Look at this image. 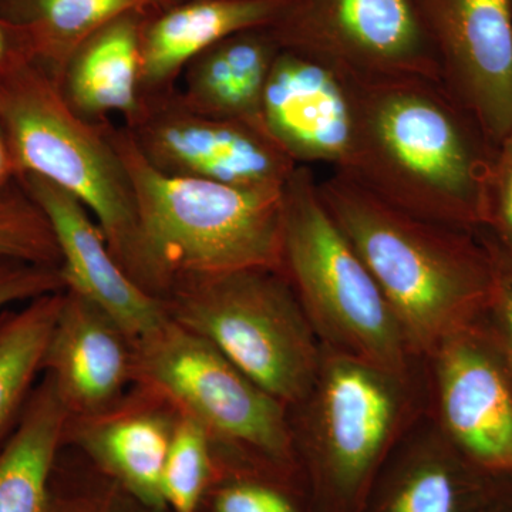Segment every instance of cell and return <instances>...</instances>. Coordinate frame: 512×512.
<instances>
[{
	"mask_svg": "<svg viewBox=\"0 0 512 512\" xmlns=\"http://www.w3.org/2000/svg\"><path fill=\"white\" fill-rule=\"evenodd\" d=\"M106 123L137 205L133 279L164 299L175 282L241 269L282 271L284 188L261 190L160 173L124 126Z\"/></svg>",
	"mask_w": 512,
	"mask_h": 512,
	"instance_id": "3",
	"label": "cell"
},
{
	"mask_svg": "<svg viewBox=\"0 0 512 512\" xmlns=\"http://www.w3.org/2000/svg\"><path fill=\"white\" fill-rule=\"evenodd\" d=\"M282 272L330 350L406 376L413 352L402 325L306 165L284 187Z\"/></svg>",
	"mask_w": 512,
	"mask_h": 512,
	"instance_id": "5",
	"label": "cell"
},
{
	"mask_svg": "<svg viewBox=\"0 0 512 512\" xmlns=\"http://www.w3.org/2000/svg\"><path fill=\"white\" fill-rule=\"evenodd\" d=\"M478 234L494 254L512 268V131L495 150L488 185L487 217Z\"/></svg>",
	"mask_w": 512,
	"mask_h": 512,
	"instance_id": "27",
	"label": "cell"
},
{
	"mask_svg": "<svg viewBox=\"0 0 512 512\" xmlns=\"http://www.w3.org/2000/svg\"><path fill=\"white\" fill-rule=\"evenodd\" d=\"M282 0H188L148 10L141 32V99L177 89L188 64L221 40L269 28Z\"/></svg>",
	"mask_w": 512,
	"mask_h": 512,
	"instance_id": "17",
	"label": "cell"
},
{
	"mask_svg": "<svg viewBox=\"0 0 512 512\" xmlns=\"http://www.w3.org/2000/svg\"><path fill=\"white\" fill-rule=\"evenodd\" d=\"M22 59H28V56L18 30L0 16V73Z\"/></svg>",
	"mask_w": 512,
	"mask_h": 512,
	"instance_id": "31",
	"label": "cell"
},
{
	"mask_svg": "<svg viewBox=\"0 0 512 512\" xmlns=\"http://www.w3.org/2000/svg\"><path fill=\"white\" fill-rule=\"evenodd\" d=\"M157 0H0V16L18 30L26 56L57 83L74 52L124 13Z\"/></svg>",
	"mask_w": 512,
	"mask_h": 512,
	"instance_id": "21",
	"label": "cell"
},
{
	"mask_svg": "<svg viewBox=\"0 0 512 512\" xmlns=\"http://www.w3.org/2000/svg\"><path fill=\"white\" fill-rule=\"evenodd\" d=\"M208 431L178 414L165 457L161 491L170 512H200L221 468L212 453Z\"/></svg>",
	"mask_w": 512,
	"mask_h": 512,
	"instance_id": "24",
	"label": "cell"
},
{
	"mask_svg": "<svg viewBox=\"0 0 512 512\" xmlns=\"http://www.w3.org/2000/svg\"><path fill=\"white\" fill-rule=\"evenodd\" d=\"M281 49L315 57L357 80H441L419 0H282L269 26Z\"/></svg>",
	"mask_w": 512,
	"mask_h": 512,
	"instance_id": "8",
	"label": "cell"
},
{
	"mask_svg": "<svg viewBox=\"0 0 512 512\" xmlns=\"http://www.w3.org/2000/svg\"><path fill=\"white\" fill-rule=\"evenodd\" d=\"M323 204L375 278L413 353L433 355L478 322L497 281V256L478 232L393 207L333 171L318 181Z\"/></svg>",
	"mask_w": 512,
	"mask_h": 512,
	"instance_id": "2",
	"label": "cell"
},
{
	"mask_svg": "<svg viewBox=\"0 0 512 512\" xmlns=\"http://www.w3.org/2000/svg\"><path fill=\"white\" fill-rule=\"evenodd\" d=\"M497 259L500 264L497 281L478 323L493 340L512 372V268L498 256Z\"/></svg>",
	"mask_w": 512,
	"mask_h": 512,
	"instance_id": "30",
	"label": "cell"
},
{
	"mask_svg": "<svg viewBox=\"0 0 512 512\" xmlns=\"http://www.w3.org/2000/svg\"><path fill=\"white\" fill-rule=\"evenodd\" d=\"M148 10L111 20L74 52L59 86L77 116L93 123L121 116L124 126L136 120L143 106L141 32Z\"/></svg>",
	"mask_w": 512,
	"mask_h": 512,
	"instance_id": "18",
	"label": "cell"
},
{
	"mask_svg": "<svg viewBox=\"0 0 512 512\" xmlns=\"http://www.w3.org/2000/svg\"><path fill=\"white\" fill-rule=\"evenodd\" d=\"M104 121L77 116L59 83L28 59L0 73V131L16 177L37 175L74 195L131 276L137 248L136 192Z\"/></svg>",
	"mask_w": 512,
	"mask_h": 512,
	"instance_id": "4",
	"label": "cell"
},
{
	"mask_svg": "<svg viewBox=\"0 0 512 512\" xmlns=\"http://www.w3.org/2000/svg\"><path fill=\"white\" fill-rule=\"evenodd\" d=\"M188 2V0H157V9L168 8V6L177 5V3Z\"/></svg>",
	"mask_w": 512,
	"mask_h": 512,
	"instance_id": "34",
	"label": "cell"
},
{
	"mask_svg": "<svg viewBox=\"0 0 512 512\" xmlns=\"http://www.w3.org/2000/svg\"><path fill=\"white\" fill-rule=\"evenodd\" d=\"M15 180V164H13L12 156H10L8 143H6L5 137L0 131V190Z\"/></svg>",
	"mask_w": 512,
	"mask_h": 512,
	"instance_id": "33",
	"label": "cell"
},
{
	"mask_svg": "<svg viewBox=\"0 0 512 512\" xmlns=\"http://www.w3.org/2000/svg\"><path fill=\"white\" fill-rule=\"evenodd\" d=\"M266 136L298 165L328 164L346 173L356 144L349 77L330 64L281 49L261 104Z\"/></svg>",
	"mask_w": 512,
	"mask_h": 512,
	"instance_id": "13",
	"label": "cell"
},
{
	"mask_svg": "<svg viewBox=\"0 0 512 512\" xmlns=\"http://www.w3.org/2000/svg\"><path fill=\"white\" fill-rule=\"evenodd\" d=\"M279 52L281 46L269 28L235 33L188 64L178 93L197 113L264 131L262 96Z\"/></svg>",
	"mask_w": 512,
	"mask_h": 512,
	"instance_id": "19",
	"label": "cell"
},
{
	"mask_svg": "<svg viewBox=\"0 0 512 512\" xmlns=\"http://www.w3.org/2000/svg\"><path fill=\"white\" fill-rule=\"evenodd\" d=\"M134 340L109 313L64 289L43 357L70 419L94 416L121 402L134 382Z\"/></svg>",
	"mask_w": 512,
	"mask_h": 512,
	"instance_id": "15",
	"label": "cell"
},
{
	"mask_svg": "<svg viewBox=\"0 0 512 512\" xmlns=\"http://www.w3.org/2000/svg\"><path fill=\"white\" fill-rule=\"evenodd\" d=\"M0 258L60 266L52 227L18 180L0 190Z\"/></svg>",
	"mask_w": 512,
	"mask_h": 512,
	"instance_id": "25",
	"label": "cell"
},
{
	"mask_svg": "<svg viewBox=\"0 0 512 512\" xmlns=\"http://www.w3.org/2000/svg\"><path fill=\"white\" fill-rule=\"evenodd\" d=\"M134 382L211 439L247 450L272 466L292 463L285 404L249 379L207 339L168 316L134 342Z\"/></svg>",
	"mask_w": 512,
	"mask_h": 512,
	"instance_id": "7",
	"label": "cell"
},
{
	"mask_svg": "<svg viewBox=\"0 0 512 512\" xmlns=\"http://www.w3.org/2000/svg\"><path fill=\"white\" fill-rule=\"evenodd\" d=\"M349 82L356 144L345 174L416 217L480 231L497 148L474 117L436 80Z\"/></svg>",
	"mask_w": 512,
	"mask_h": 512,
	"instance_id": "1",
	"label": "cell"
},
{
	"mask_svg": "<svg viewBox=\"0 0 512 512\" xmlns=\"http://www.w3.org/2000/svg\"><path fill=\"white\" fill-rule=\"evenodd\" d=\"M481 512H512V478H501L493 497Z\"/></svg>",
	"mask_w": 512,
	"mask_h": 512,
	"instance_id": "32",
	"label": "cell"
},
{
	"mask_svg": "<svg viewBox=\"0 0 512 512\" xmlns=\"http://www.w3.org/2000/svg\"><path fill=\"white\" fill-rule=\"evenodd\" d=\"M402 377L330 350L313 389L316 480L336 507L356 512L402 413Z\"/></svg>",
	"mask_w": 512,
	"mask_h": 512,
	"instance_id": "9",
	"label": "cell"
},
{
	"mask_svg": "<svg viewBox=\"0 0 512 512\" xmlns=\"http://www.w3.org/2000/svg\"><path fill=\"white\" fill-rule=\"evenodd\" d=\"M46 215L62 256L64 286L99 306L136 342L168 318L163 299L121 268L103 229L70 192L37 175L16 177Z\"/></svg>",
	"mask_w": 512,
	"mask_h": 512,
	"instance_id": "14",
	"label": "cell"
},
{
	"mask_svg": "<svg viewBox=\"0 0 512 512\" xmlns=\"http://www.w3.org/2000/svg\"><path fill=\"white\" fill-rule=\"evenodd\" d=\"M146 390V389H144ZM151 393V392H150ZM117 403L99 414L70 419L69 439L86 454L94 470L141 504L165 507L161 478L178 413L165 400Z\"/></svg>",
	"mask_w": 512,
	"mask_h": 512,
	"instance_id": "16",
	"label": "cell"
},
{
	"mask_svg": "<svg viewBox=\"0 0 512 512\" xmlns=\"http://www.w3.org/2000/svg\"><path fill=\"white\" fill-rule=\"evenodd\" d=\"M431 356L444 439L488 476L512 478V372L497 346L476 322Z\"/></svg>",
	"mask_w": 512,
	"mask_h": 512,
	"instance_id": "12",
	"label": "cell"
},
{
	"mask_svg": "<svg viewBox=\"0 0 512 512\" xmlns=\"http://www.w3.org/2000/svg\"><path fill=\"white\" fill-rule=\"evenodd\" d=\"M62 292L0 311V446L22 416L55 326Z\"/></svg>",
	"mask_w": 512,
	"mask_h": 512,
	"instance_id": "23",
	"label": "cell"
},
{
	"mask_svg": "<svg viewBox=\"0 0 512 512\" xmlns=\"http://www.w3.org/2000/svg\"><path fill=\"white\" fill-rule=\"evenodd\" d=\"M444 87L497 148L512 131V0H419Z\"/></svg>",
	"mask_w": 512,
	"mask_h": 512,
	"instance_id": "11",
	"label": "cell"
},
{
	"mask_svg": "<svg viewBox=\"0 0 512 512\" xmlns=\"http://www.w3.org/2000/svg\"><path fill=\"white\" fill-rule=\"evenodd\" d=\"M70 416L47 377L0 446V512H50L52 478Z\"/></svg>",
	"mask_w": 512,
	"mask_h": 512,
	"instance_id": "20",
	"label": "cell"
},
{
	"mask_svg": "<svg viewBox=\"0 0 512 512\" xmlns=\"http://www.w3.org/2000/svg\"><path fill=\"white\" fill-rule=\"evenodd\" d=\"M50 512H170L141 504L123 488L100 474L76 478L66 476L55 467L52 478V510Z\"/></svg>",
	"mask_w": 512,
	"mask_h": 512,
	"instance_id": "26",
	"label": "cell"
},
{
	"mask_svg": "<svg viewBox=\"0 0 512 512\" xmlns=\"http://www.w3.org/2000/svg\"><path fill=\"white\" fill-rule=\"evenodd\" d=\"M64 289L60 266L0 258V311Z\"/></svg>",
	"mask_w": 512,
	"mask_h": 512,
	"instance_id": "29",
	"label": "cell"
},
{
	"mask_svg": "<svg viewBox=\"0 0 512 512\" xmlns=\"http://www.w3.org/2000/svg\"><path fill=\"white\" fill-rule=\"evenodd\" d=\"M124 127L148 163L175 177L282 190L298 167L259 128L190 109L178 87L144 99L136 120Z\"/></svg>",
	"mask_w": 512,
	"mask_h": 512,
	"instance_id": "10",
	"label": "cell"
},
{
	"mask_svg": "<svg viewBox=\"0 0 512 512\" xmlns=\"http://www.w3.org/2000/svg\"><path fill=\"white\" fill-rule=\"evenodd\" d=\"M163 301L171 319L207 339L282 404L311 396L322 363L318 335L284 272L190 276Z\"/></svg>",
	"mask_w": 512,
	"mask_h": 512,
	"instance_id": "6",
	"label": "cell"
},
{
	"mask_svg": "<svg viewBox=\"0 0 512 512\" xmlns=\"http://www.w3.org/2000/svg\"><path fill=\"white\" fill-rule=\"evenodd\" d=\"M501 478L488 476L444 439L407 460L375 512H481Z\"/></svg>",
	"mask_w": 512,
	"mask_h": 512,
	"instance_id": "22",
	"label": "cell"
},
{
	"mask_svg": "<svg viewBox=\"0 0 512 512\" xmlns=\"http://www.w3.org/2000/svg\"><path fill=\"white\" fill-rule=\"evenodd\" d=\"M211 512H301L288 494L258 478H222L212 485Z\"/></svg>",
	"mask_w": 512,
	"mask_h": 512,
	"instance_id": "28",
	"label": "cell"
}]
</instances>
